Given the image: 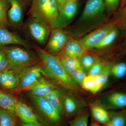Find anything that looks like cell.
<instances>
[{
	"instance_id": "obj_1",
	"label": "cell",
	"mask_w": 126,
	"mask_h": 126,
	"mask_svg": "<svg viewBox=\"0 0 126 126\" xmlns=\"http://www.w3.org/2000/svg\"><path fill=\"white\" fill-rule=\"evenodd\" d=\"M41 61L45 76L55 83L71 91H78V87L64 69L58 56L48 53L38 46L33 45Z\"/></svg>"
},
{
	"instance_id": "obj_2",
	"label": "cell",
	"mask_w": 126,
	"mask_h": 126,
	"mask_svg": "<svg viewBox=\"0 0 126 126\" xmlns=\"http://www.w3.org/2000/svg\"><path fill=\"white\" fill-rule=\"evenodd\" d=\"M2 47L7 55L11 69L18 74L27 68L41 63L38 54L28 48L20 46Z\"/></svg>"
},
{
	"instance_id": "obj_3",
	"label": "cell",
	"mask_w": 126,
	"mask_h": 126,
	"mask_svg": "<svg viewBox=\"0 0 126 126\" xmlns=\"http://www.w3.org/2000/svg\"><path fill=\"white\" fill-rule=\"evenodd\" d=\"M59 14L56 0H33L29 12L30 16L45 21L52 29L56 28Z\"/></svg>"
},
{
	"instance_id": "obj_4",
	"label": "cell",
	"mask_w": 126,
	"mask_h": 126,
	"mask_svg": "<svg viewBox=\"0 0 126 126\" xmlns=\"http://www.w3.org/2000/svg\"><path fill=\"white\" fill-rule=\"evenodd\" d=\"M38 110L36 114L41 123L49 126H56L61 121V115L58 111L44 97H31Z\"/></svg>"
},
{
	"instance_id": "obj_5",
	"label": "cell",
	"mask_w": 126,
	"mask_h": 126,
	"mask_svg": "<svg viewBox=\"0 0 126 126\" xmlns=\"http://www.w3.org/2000/svg\"><path fill=\"white\" fill-rule=\"evenodd\" d=\"M26 27L30 35L38 44L41 45L47 44L52 29L46 21L40 18L30 16Z\"/></svg>"
},
{
	"instance_id": "obj_6",
	"label": "cell",
	"mask_w": 126,
	"mask_h": 126,
	"mask_svg": "<svg viewBox=\"0 0 126 126\" xmlns=\"http://www.w3.org/2000/svg\"><path fill=\"white\" fill-rule=\"evenodd\" d=\"M45 76L41 63L23 70L19 74V84L16 92L29 91Z\"/></svg>"
},
{
	"instance_id": "obj_7",
	"label": "cell",
	"mask_w": 126,
	"mask_h": 126,
	"mask_svg": "<svg viewBox=\"0 0 126 126\" xmlns=\"http://www.w3.org/2000/svg\"><path fill=\"white\" fill-rule=\"evenodd\" d=\"M69 38L67 33L61 29H53L44 50L52 55L59 54L63 48Z\"/></svg>"
},
{
	"instance_id": "obj_8",
	"label": "cell",
	"mask_w": 126,
	"mask_h": 126,
	"mask_svg": "<svg viewBox=\"0 0 126 126\" xmlns=\"http://www.w3.org/2000/svg\"><path fill=\"white\" fill-rule=\"evenodd\" d=\"M10 8L7 16L9 24L16 29H20L24 21L25 3L23 0H7Z\"/></svg>"
},
{
	"instance_id": "obj_9",
	"label": "cell",
	"mask_w": 126,
	"mask_h": 126,
	"mask_svg": "<svg viewBox=\"0 0 126 126\" xmlns=\"http://www.w3.org/2000/svg\"><path fill=\"white\" fill-rule=\"evenodd\" d=\"M78 7V0H66L59 8L56 28L65 27L74 18Z\"/></svg>"
},
{
	"instance_id": "obj_10",
	"label": "cell",
	"mask_w": 126,
	"mask_h": 126,
	"mask_svg": "<svg viewBox=\"0 0 126 126\" xmlns=\"http://www.w3.org/2000/svg\"><path fill=\"white\" fill-rule=\"evenodd\" d=\"M115 26L113 23L106 25L87 35L79 41L86 49L94 48Z\"/></svg>"
},
{
	"instance_id": "obj_11",
	"label": "cell",
	"mask_w": 126,
	"mask_h": 126,
	"mask_svg": "<svg viewBox=\"0 0 126 126\" xmlns=\"http://www.w3.org/2000/svg\"><path fill=\"white\" fill-rule=\"evenodd\" d=\"M106 9L104 0H88L79 21H87L97 18L103 14Z\"/></svg>"
},
{
	"instance_id": "obj_12",
	"label": "cell",
	"mask_w": 126,
	"mask_h": 126,
	"mask_svg": "<svg viewBox=\"0 0 126 126\" xmlns=\"http://www.w3.org/2000/svg\"><path fill=\"white\" fill-rule=\"evenodd\" d=\"M16 45L30 48L31 45L18 34L10 31L7 27L0 25V47Z\"/></svg>"
},
{
	"instance_id": "obj_13",
	"label": "cell",
	"mask_w": 126,
	"mask_h": 126,
	"mask_svg": "<svg viewBox=\"0 0 126 126\" xmlns=\"http://www.w3.org/2000/svg\"><path fill=\"white\" fill-rule=\"evenodd\" d=\"M15 113L18 118L23 122L42 124L39 121L33 109L22 101H18L15 109Z\"/></svg>"
},
{
	"instance_id": "obj_14",
	"label": "cell",
	"mask_w": 126,
	"mask_h": 126,
	"mask_svg": "<svg viewBox=\"0 0 126 126\" xmlns=\"http://www.w3.org/2000/svg\"><path fill=\"white\" fill-rule=\"evenodd\" d=\"M19 84V74L11 69L0 73V87L9 92H16Z\"/></svg>"
},
{
	"instance_id": "obj_15",
	"label": "cell",
	"mask_w": 126,
	"mask_h": 126,
	"mask_svg": "<svg viewBox=\"0 0 126 126\" xmlns=\"http://www.w3.org/2000/svg\"><path fill=\"white\" fill-rule=\"evenodd\" d=\"M46 76H44L29 91L31 97H44L52 90L57 89L56 83Z\"/></svg>"
},
{
	"instance_id": "obj_16",
	"label": "cell",
	"mask_w": 126,
	"mask_h": 126,
	"mask_svg": "<svg viewBox=\"0 0 126 126\" xmlns=\"http://www.w3.org/2000/svg\"><path fill=\"white\" fill-rule=\"evenodd\" d=\"M86 50L79 41L69 37L63 48L59 54L79 59L85 54Z\"/></svg>"
},
{
	"instance_id": "obj_17",
	"label": "cell",
	"mask_w": 126,
	"mask_h": 126,
	"mask_svg": "<svg viewBox=\"0 0 126 126\" xmlns=\"http://www.w3.org/2000/svg\"><path fill=\"white\" fill-rule=\"evenodd\" d=\"M105 109H115L126 107V94L115 92L110 94L106 99Z\"/></svg>"
},
{
	"instance_id": "obj_18",
	"label": "cell",
	"mask_w": 126,
	"mask_h": 126,
	"mask_svg": "<svg viewBox=\"0 0 126 126\" xmlns=\"http://www.w3.org/2000/svg\"><path fill=\"white\" fill-rule=\"evenodd\" d=\"M64 96L61 90L57 88L49 93L44 97L58 111L62 116L64 113Z\"/></svg>"
},
{
	"instance_id": "obj_19",
	"label": "cell",
	"mask_w": 126,
	"mask_h": 126,
	"mask_svg": "<svg viewBox=\"0 0 126 126\" xmlns=\"http://www.w3.org/2000/svg\"><path fill=\"white\" fill-rule=\"evenodd\" d=\"M90 107L93 117L97 122L104 125L108 123L110 119L109 113L104 107L98 104L94 103Z\"/></svg>"
},
{
	"instance_id": "obj_20",
	"label": "cell",
	"mask_w": 126,
	"mask_h": 126,
	"mask_svg": "<svg viewBox=\"0 0 126 126\" xmlns=\"http://www.w3.org/2000/svg\"><path fill=\"white\" fill-rule=\"evenodd\" d=\"M58 56L59 59L66 72L70 75V74L74 70L81 67L79 59L59 54Z\"/></svg>"
},
{
	"instance_id": "obj_21",
	"label": "cell",
	"mask_w": 126,
	"mask_h": 126,
	"mask_svg": "<svg viewBox=\"0 0 126 126\" xmlns=\"http://www.w3.org/2000/svg\"><path fill=\"white\" fill-rule=\"evenodd\" d=\"M19 100L11 94L0 89V107L15 113V109Z\"/></svg>"
},
{
	"instance_id": "obj_22",
	"label": "cell",
	"mask_w": 126,
	"mask_h": 126,
	"mask_svg": "<svg viewBox=\"0 0 126 126\" xmlns=\"http://www.w3.org/2000/svg\"><path fill=\"white\" fill-rule=\"evenodd\" d=\"M18 119L15 113L0 107V126H16Z\"/></svg>"
},
{
	"instance_id": "obj_23",
	"label": "cell",
	"mask_w": 126,
	"mask_h": 126,
	"mask_svg": "<svg viewBox=\"0 0 126 126\" xmlns=\"http://www.w3.org/2000/svg\"><path fill=\"white\" fill-rule=\"evenodd\" d=\"M111 68L110 65H108L105 68L100 74L96 76L95 87L92 93L93 94L97 93L106 83L110 74Z\"/></svg>"
},
{
	"instance_id": "obj_24",
	"label": "cell",
	"mask_w": 126,
	"mask_h": 126,
	"mask_svg": "<svg viewBox=\"0 0 126 126\" xmlns=\"http://www.w3.org/2000/svg\"><path fill=\"white\" fill-rule=\"evenodd\" d=\"M109 113L110 119L104 126H126V112Z\"/></svg>"
},
{
	"instance_id": "obj_25",
	"label": "cell",
	"mask_w": 126,
	"mask_h": 126,
	"mask_svg": "<svg viewBox=\"0 0 126 126\" xmlns=\"http://www.w3.org/2000/svg\"><path fill=\"white\" fill-rule=\"evenodd\" d=\"M118 33V29L115 26L107 34L102 41L94 48L101 49L108 47L114 42L117 38Z\"/></svg>"
},
{
	"instance_id": "obj_26",
	"label": "cell",
	"mask_w": 126,
	"mask_h": 126,
	"mask_svg": "<svg viewBox=\"0 0 126 126\" xmlns=\"http://www.w3.org/2000/svg\"><path fill=\"white\" fill-rule=\"evenodd\" d=\"M78 108L77 102L72 97L64 96L63 100L64 113L67 116H72L74 114Z\"/></svg>"
},
{
	"instance_id": "obj_27",
	"label": "cell",
	"mask_w": 126,
	"mask_h": 126,
	"mask_svg": "<svg viewBox=\"0 0 126 126\" xmlns=\"http://www.w3.org/2000/svg\"><path fill=\"white\" fill-rule=\"evenodd\" d=\"M110 74L117 79H121L126 75V63H118L112 66Z\"/></svg>"
},
{
	"instance_id": "obj_28",
	"label": "cell",
	"mask_w": 126,
	"mask_h": 126,
	"mask_svg": "<svg viewBox=\"0 0 126 126\" xmlns=\"http://www.w3.org/2000/svg\"><path fill=\"white\" fill-rule=\"evenodd\" d=\"M8 5L7 0H0V25L6 27L9 24L7 16Z\"/></svg>"
},
{
	"instance_id": "obj_29",
	"label": "cell",
	"mask_w": 126,
	"mask_h": 126,
	"mask_svg": "<svg viewBox=\"0 0 126 126\" xmlns=\"http://www.w3.org/2000/svg\"><path fill=\"white\" fill-rule=\"evenodd\" d=\"M89 113L88 112L81 113L70 123L69 126H88Z\"/></svg>"
},
{
	"instance_id": "obj_30",
	"label": "cell",
	"mask_w": 126,
	"mask_h": 126,
	"mask_svg": "<svg viewBox=\"0 0 126 126\" xmlns=\"http://www.w3.org/2000/svg\"><path fill=\"white\" fill-rule=\"evenodd\" d=\"M96 76L86 75L81 84L82 88L84 90L92 93L94 89L96 83Z\"/></svg>"
},
{
	"instance_id": "obj_31",
	"label": "cell",
	"mask_w": 126,
	"mask_h": 126,
	"mask_svg": "<svg viewBox=\"0 0 126 126\" xmlns=\"http://www.w3.org/2000/svg\"><path fill=\"white\" fill-rule=\"evenodd\" d=\"M79 58V61L82 67L88 71L96 62L94 58L89 55H83Z\"/></svg>"
},
{
	"instance_id": "obj_32",
	"label": "cell",
	"mask_w": 126,
	"mask_h": 126,
	"mask_svg": "<svg viewBox=\"0 0 126 126\" xmlns=\"http://www.w3.org/2000/svg\"><path fill=\"white\" fill-rule=\"evenodd\" d=\"M117 18L119 26L126 34V5L118 12Z\"/></svg>"
},
{
	"instance_id": "obj_33",
	"label": "cell",
	"mask_w": 126,
	"mask_h": 126,
	"mask_svg": "<svg viewBox=\"0 0 126 126\" xmlns=\"http://www.w3.org/2000/svg\"><path fill=\"white\" fill-rule=\"evenodd\" d=\"M11 69L7 55L2 47H0V73Z\"/></svg>"
},
{
	"instance_id": "obj_34",
	"label": "cell",
	"mask_w": 126,
	"mask_h": 126,
	"mask_svg": "<svg viewBox=\"0 0 126 126\" xmlns=\"http://www.w3.org/2000/svg\"><path fill=\"white\" fill-rule=\"evenodd\" d=\"M86 76L84 69L82 67L72 72L70 75L72 80L75 83L81 84L83 79Z\"/></svg>"
},
{
	"instance_id": "obj_35",
	"label": "cell",
	"mask_w": 126,
	"mask_h": 126,
	"mask_svg": "<svg viewBox=\"0 0 126 126\" xmlns=\"http://www.w3.org/2000/svg\"><path fill=\"white\" fill-rule=\"evenodd\" d=\"M105 67L103 63L101 61H96L89 70L88 75L92 76H97L103 72Z\"/></svg>"
},
{
	"instance_id": "obj_36",
	"label": "cell",
	"mask_w": 126,
	"mask_h": 126,
	"mask_svg": "<svg viewBox=\"0 0 126 126\" xmlns=\"http://www.w3.org/2000/svg\"><path fill=\"white\" fill-rule=\"evenodd\" d=\"M106 9L109 12H113L117 9L121 0H104Z\"/></svg>"
},
{
	"instance_id": "obj_37",
	"label": "cell",
	"mask_w": 126,
	"mask_h": 126,
	"mask_svg": "<svg viewBox=\"0 0 126 126\" xmlns=\"http://www.w3.org/2000/svg\"><path fill=\"white\" fill-rule=\"evenodd\" d=\"M16 126H44L43 124L35 123H26L21 121L18 119Z\"/></svg>"
},
{
	"instance_id": "obj_38",
	"label": "cell",
	"mask_w": 126,
	"mask_h": 126,
	"mask_svg": "<svg viewBox=\"0 0 126 126\" xmlns=\"http://www.w3.org/2000/svg\"><path fill=\"white\" fill-rule=\"evenodd\" d=\"M65 0H56L57 3H58L59 9V8L63 4V2H64Z\"/></svg>"
},
{
	"instance_id": "obj_39",
	"label": "cell",
	"mask_w": 126,
	"mask_h": 126,
	"mask_svg": "<svg viewBox=\"0 0 126 126\" xmlns=\"http://www.w3.org/2000/svg\"><path fill=\"white\" fill-rule=\"evenodd\" d=\"M90 126H100L99 124H97L96 123H93L90 125Z\"/></svg>"
},
{
	"instance_id": "obj_40",
	"label": "cell",
	"mask_w": 126,
	"mask_h": 126,
	"mask_svg": "<svg viewBox=\"0 0 126 126\" xmlns=\"http://www.w3.org/2000/svg\"><path fill=\"white\" fill-rule=\"evenodd\" d=\"M124 50H125L126 52V43H125V44H124Z\"/></svg>"
},
{
	"instance_id": "obj_41",
	"label": "cell",
	"mask_w": 126,
	"mask_h": 126,
	"mask_svg": "<svg viewBox=\"0 0 126 126\" xmlns=\"http://www.w3.org/2000/svg\"><path fill=\"white\" fill-rule=\"evenodd\" d=\"M125 0V1H126V0Z\"/></svg>"
}]
</instances>
